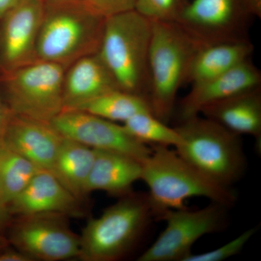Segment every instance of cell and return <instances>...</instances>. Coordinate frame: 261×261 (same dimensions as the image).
I'll use <instances>...</instances> for the list:
<instances>
[{
    "label": "cell",
    "mask_w": 261,
    "mask_h": 261,
    "mask_svg": "<svg viewBox=\"0 0 261 261\" xmlns=\"http://www.w3.org/2000/svg\"><path fill=\"white\" fill-rule=\"evenodd\" d=\"M106 17L85 0H43L37 61L68 68L99 51Z\"/></svg>",
    "instance_id": "1"
},
{
    "label": "cell",
    "mask_w": 261,
    "mask_h": 261,
    "mask_svg": "<svg viewBox=\"0 0 261 261\" xmlns=\"http://www.w3.org/2000/svg\"><path fill=\"white\" fill-rule=\"evenodd\" d=\"M182 138L175 150L206 179L230 188L246 168L240 136L197 115L175 127Z\"/></svg>",
    "instance_id": "2"
},
{
    "label": "cell",
    "mask_w": 261,
    "mask_h": 261,
    "mask_svg": "<svg viewBox=\"0 0 261 261\" xmlns=\"http://www.w3.org/2000/svg\"><path fill=\"white\" fill-rule=\"evenodd\" d=\"M151 37L152 22L129 10L106 17L98 51L120 89L148 101Z\"/></svg>",
    "instance_id": "3"
},
{
    "label": "cell",
    "mask_w": 261,
    "mask_h": 261,
    "mask_svg": "<svg viewBox=\"0 0 261 261\" xmlns=\"http://www.w3.org/2000/svg\"><path fill=\"white\" fill-rule=\"evenodd\" d=\"M152 152L142 163V180L149 188L156 219L163 211L186 208L191 197H205L229 207L236 195L230 188L218 186L206 179L169 147L150 146Z\"/></svg>",
    "instance_id": "4"
},
{
    "label": "cell",
    "mask_w": 261,
    "mask_h": 261,
    "mask_svg": "<svg viewBox=\"0 0 261 261\" xmlns=\"http://www.w3.org/2000/svg\"><path fill=\"white\" fill-rule=\"evenodd\" d=\"M200 47L177 23L152 22L149 54V102L152 114L171 120L192 58Z\"/></svg>",
    "instance_id": "5"
},
{
    "label": "cell",
    "mask_w": 261,
    "mask_h": 261,
    "mask_svg": "<svg viewBox=\"0 0 261 261\" xmlns=\"http://www.w3.org/2000/svg\"><path fill=\"white\" fill-rule=\"evenodd\" d=\"M153 205L147 195L130 193L89 219L80 236V258L85 261L119 259L140 240L152 219Z\"/></svg>",
    "instance_id": "6"
},
{
    "label": "cell",
    "mask_w": 261,
    "mask_h": 261,
    "mask_svg": "<svg viewBox=\"0 0 261 261\" xmlns=\"http://www.w3.org/2000/svg\"><path fill=\"white\" fill-rule=\"evenodd\" d=\"M65 68L37 61L0 73V94L12 114L50 123L63 111Z\"/></svg>",
    "instance_id": "7"
},
{
    "label": "cell",
    "mask_w": 261,
    "mask_h": 261,
    "mask_svg": "<svg viewBox=\"0 0 261 261\" xmlns=\"http://www.w3.org/2000/svg\"><path fill=\"white\" fill-rule=\"evenodd\" d=\"M228 208L212 202L199 210L186 207L163 211L158 219L166 222V228L138 261L185 260L199 239L223 229Z\"/></svg>",
    "instance_id": "8"
},
{
    "label": "cell",
    "mask_w": 261,
    "mask_h": 261,
    "mask_svg": "<svg viewBox=\"0 0 261 261\" xmlns=\"http://www.w3.org/2000/svg\"><path fill=\"white\" fill-rule=\"evenodd\" d=\"M5 231L8 243L33 260L60 261L80 258V236L58 214L17 216Z\"/></svg>",
    "instance_id": "9"
},
{
    "label": "cell",
    "mask_w": 261,
    "mask_h": 261,
    "mask_svg": "<svg viewBox=\"0 0 261 261\" xmlns=\"http://www.w3.org/2000/svg\"><path fill=\"white\" fill-rule=\"evenodd\" d=\"M245 0H193L177 21L200 47L248 39L249 18Z\"/></svg>",
    "instance_id": "10"
},
{
    "label": "cell",
    "mask_w": 261,
    "mask_h": 261,
    "mask_svg": "<svg viewBox=\"0 0 261 261\" xmlns=\"http://www.w3.org/2000/svg\"><path fill=\"white\" fill-rule=\"evenodd\" d=\"M64 138L98 150L126 154L143 163L152 147L136 140L116 122L77 110H65L50 122Z\"/></svg>",
    "instance_id": "11"
},
{
    "label": "cell",
    "mask_w": 261,
    "mask_h": 261,
    "mask_svg": "<svg viewBox=\"0 0 261 261\" xmlns=\"http://www.w3.org/2000/svg\"><path fill=\"white\" fill-rule=\"evenodd\" d=\"M43 0H21L0 19V73L37 61Z\"/></svg>",
    "instance_id": "12"
},
{
    "label": "cell",
    "mask_w": 261,
    "mask_h": 261,
    "mask_svg": "<svg viewBox=\"0 0 261 261\" xmlns=\"http://www.w3.org/2000/svg\"><path fill=\"white\" fill-rule=\"evenodd\" d=\"M62 140L63 137L50 123L10 113L5 145L42 171L54 173Z\"/></svg>",
    "instance_id": "13"
},
{
    "label": "cell",
    "mask_w": 261,
    "mask_h": 261,
    "mask_svg": "<svg viewBox=\"0 0 261 261\" xmlns=\"http://www.w3.org/2000/svg\"><path fill=\"white\" fill-rule=\"evenodd\" d=\"M260 70L251 59L248 60L223 74L192 85L189 93L180 101V121L200 115L201 110L209 105L260 88Z\"/></svg>",
    "instance_id": "14"
},
{
    "label": "cell",
    "mask_w": 261,
    "mask_h": 261,
    "mask_svg": "<svg viewBox=\"0 0 261 261\" xmlns=\"http://www.w3.org/2000/svg\"><path fill=\"white\" fill-rule=\"evenodd\" d=\"M81 202L53 173L40 171L8 208L13 217L43 214L79 217L83 215Z\"/></svg>",
    "instance_id": "15"
},
{
    "label": "cell",
    "mask_w": 261,
    "mask_h": 261,
    "mask_svg": "<svg viewBox=\"0 0 261 261\" xmlns=\"http://www.w3.org/2000/svg\"><path fill=\"white\" fill-rule=\"evenodd\" d=\"M120 89L99 54L77 60L65 68L63 82V111L75 110L94 98Z\"/></svg>",
    "instance_id": "16"
},
{
    "label": "cell",
    "mask_w": 261,
    "mask_h": 261,
    "mask_svg": "<svg viewBox=\"0 0 261 261\" xmlns=\"http://www.w3.org/2000/svg\"><path fill=\"white\" fill-rule=\"evenodd\" d=\"M200 114L235 135L252 136L260 149V87L209 105L201 110Z\"/></svg>",
    "instance_id": "17"
},
{
    "label": "cell",
    "mask_w": 261,
    "mask_h": 261,
    "mask_svg": "<svg viewBox=\"0 0 261 261\" xmlns=\"http://www.w3.org/2000/svg\"><path fill=\"white\" fill-rule=\"evenodd\" d=\"M94 150L95 158L86 186L87 195L97 190L122 197L132 193L134 184L141 180L142 163L126 154Z\"/></svg>",
    "instance_id": "18"
},
{
    "label": "cell",
    "mask_w": 261,
    "mask_h": 261,
    "mask_svg": "<svg viewBox=\"0 0 261 261\" xmlns=\"http://www.w3.org/2000/svg\"><path fill=\"white\" fill-rule=\"evenodd\" d=\"M254 46L248 39L202 46L192 58L186 84L205 82L251 59Z\"/></svg>",
    "instance_id": "19"
},
{
    "label": "cell",
    "mask_w": 261,
    "mask_h": 261,
    "mask_svg": "<svg viewBox=\"0 0 261 261\" xmlns=\"http://www.w3.org/2000/svg\"><path fill=\"white\" fill-rule=\"evenodd\" d=\"M94 158V149L63 137L53 174L80 201L87 195L86 186Z\"/></svg>",
    "instance_id": "20"
},
{
    "label": "cell",
    "mask_w": 261,
    "mask_h": 261,
    "mask_svg": "<svg viewBox=\"0 0 261 261\" xmlns=\"http://www.w3.org/2000/svg\"><path fill=\"white\" fill-rule=\"evenodd\" d=\"M75 110L123 123L140 113H152L147 99L121 89L103 94Z\"/></svg>",
    "instance_id": "21"
},
{
    "label": "cell",
    "mask_w": 261,
    "mask_h": 261,
    "mask_svg": "<svg viewBox=\"0 0 261 261\" xmlns=\"http://www.w3.org/2000/svg\"><path fill=\"white\" fill-rule=\"evenodd\" d=\"M40 171L42 170L4 144L0 148V190L8 205Z\"/></svg>",
    "instance_id": "22"
},
{
    "label": "cell",
    "mask_w": 261,
    "mask_h": 261,
    "mask_svg": "<svg viewBox=\"0 0 261 261\" xmlns=\"http://www.w3.org/2000/svg\"><path fill=\"white\" fill-rule=\"evenodd\" d=\"M126 132L136 140L149 146L161 145L176 148L182 138L176 128H171L152 113H142L123 123Z\"/></svg>",
    "instance_id": "23"
},
{
    "label": "cell",
    "mask_w": 261,
    "mask_h": 261,
    "mask_svg": "<svg viewBox=\"0 0 261 261\" xmlns=\"http://www.w3.org/2000/svg\"><path fill=\"white\" fill-rule=\"evenodd\" d=\"M187 0H137L135 10L151 22L177 23Z\"/></svg>",
    "instance_id": "24"
},
{
    "label": "cell",
    "mask_w": 261,
    "mask_h": 261,
    "mask_svg": "<svg viewBox=\"0 0 261 261\" xmlns=\"http://www.w3.org/2000/svg\"><path fill=\"white\" fill-rule=\"evenodd\" d=\"M257 227L249 228L223 246L204 253L191 254L184 261H222L238 255L256 233Z\"/></svg>",
    "instance_id": "25"
},
{
    "label": "cell",
    "mask_w": 261,
    "mask_h": 261,
    "mask_svg": "<svg viewBox=\"0 0 261 261\" xmlns=\"http://www.w3.org/2000/svg\"><path fill=\"white\" fill-rule=\"evenodd\" d=\"M94 10L104 16L135 10L137 0H85Z\"/></svg>",
    "instance_id": "26"
},
{
    "label": "cell",
    "mask_w": 261,
    "mask_h": 261,
    "mask_svg": "<svg viewBox=\"0 0 261 261\" xmlns=\"http://www.w3.org/2000/svg\"><path fill=\"white\" fill-rule=\"evenodd\" d=\"M13 217L10 214L8 204L5 202L0 190V233L5 235V231L9 227Z\"/></svg>",
    "instance_id": "27"
},
{
    "label": "cell",
    "mask_w": 261,
    "mask_h": 261,
    "mask_svg": "<svg viewBox=\"0 0 261 261\" xmlns=\"http://www.w3.org/2000/svg\"><path fill=\"white\" fill-rule=\"evenodd\" d=\"M0 261H33V260L20 250L7 247L0 251Z\"/></svg>",
    "instance_id": "28"
},
{
    "label": "cell",
    "mask_w": 261,
    "mask_h": 261,
    "mask_svg": "<svg viewBox=\"0 0 261 261\" xmlns=\"http://www.w3.org/2000/svg\"><path fill=\"white\" fill-rule=\"evenodd\" d=\"M10 116V112L0 94V148L4 145L5 135Z\"/></svg>",
    "instance_id": "29"
},
{
    "label": "cell",
    "mask_w": 261,
    "mask_h": 261,
    "mask_svg": "<svg viewBox=\"0 0 261 261\" xmlns=\"http://www.w3.org/2000/svg\"><path fill=\"white\" fill-rule=\"evenodd\" d=\"M247 11L252 16L261 18V0H245Z\"/></svg>",
    "instance_id": "30"
},
{
    "label": "cell",
    "mask_w": 261,
    "mask_h": 261,
    "mask_svg": "<svg viewBox=\"0 0 261 261\" xmlns=\"http://www.w3.org/2000/svg\"><path fill=\"white\" fill-rule=\"evenodd\" d=\"M21 0H0V19L13 9Z\"/></svg>",
    "instance_id": "31"
},
{
    "label": "cell",
    "mask_w": 261,
    "mask_h": 261,
    "mask_svg": "<svg viewBox=\"0 0 261 261\" xmlns=\"http://www.w3.org/2000/svg\"><path fill=\"white\" fill-rule=\"evenodd\" d=\"M9 243H8V240L5 238L4 234L0 233V251L5 247L9 246Z\"/></svg>",
    "instance_id": "32"
}]
</instances>
